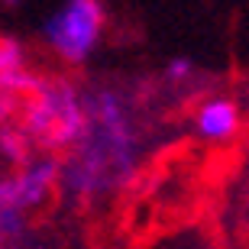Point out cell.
I'll list each match as a JSON object with an SVG mask.
<instances>
[{
	"label": "cell",
	"instance_id": "obj_2",
	"mask_svg": "<svg viewBox=\"0 0 249 249\" xmlns=\"http://www.w3.org/2000/svg\"><path fill=\"white\" fill-rule=\"evenodd\" d=\"M240 126V113L233 107L230 101H207L197 113V129H201V136L207 139H227L236 133Z\"/></svg>",
	"mask_w": 249,
	"mask_h": 249
},
{
	"label": "cell",
	"instance_id": "obj_4",
	"mask_svg": "<svg viewBox=\"0 0 249 249\" xmlns=\"http://www.w3.org/2000/svg\"><path fill=\"white\" fill-rule=\"evenodd\" d=\"M188 68H191V65L181 62V58H178V62H172V78H181V74H188Z\"/></svg>",
	"mask_w": 249,
	"mask_h": 249
},
{
	"label": "cell",
	"instance_id": "obj_1",
	"mask_svg": "<svg viewBox=\"0 0 249 249\" xmlns=\"http://www.w3.org/2000/svg\"><path fill=\"white\" fill-rule=\"evenodd\" d=\"M101 23L104 13L94 0H71L49 17L46 23L49 46L68 62H81L91 55L94 42L101 36Z\"/></svg>",
	"mask_w": 249,
	"mask_h": 249
},
{
	"label": "cell",
	"instance_id": "obj_3",
	"mask_svg": "<svg viewBox=\"0 0 249 249\" xmlns=\"http://www.w3.org/2000/svg\"><path fill=\"white\" fill-rule=\"evenodd\" d=\"M0 78L3 84H23L19 78V49L13 42H0Z\"/></svg>",
	"mask_w": 249,
	"mask_h": 249
}]
</instances>
